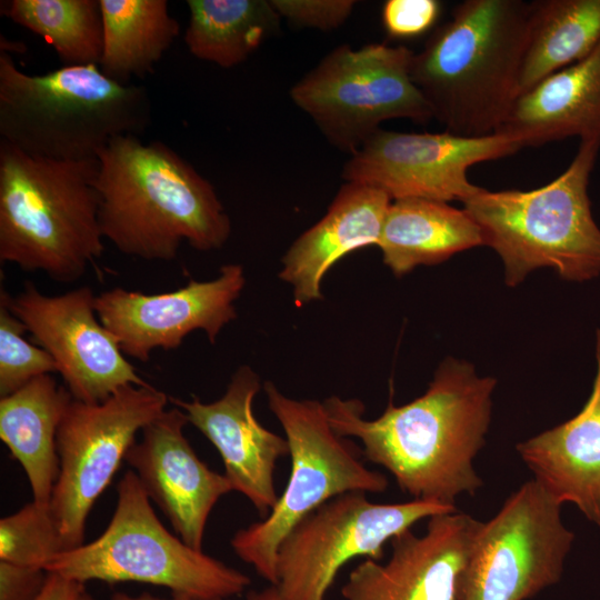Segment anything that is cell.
Returning a JSON list of instances; mask_svg holds the SVG:
<instances>
[{
    "mask_svg": "<svg viewBox=\"0 0 600 600\" xmlns=\"http://www.w3.org/2000/svg\"><path fill=\"white\" fill-rule=\"evenodd\" d=\"M497 380L479 377L464 360L440 363L427 391L402 406L389 401L373 420L357 399L327 398L333 430L358 438L362 454L387 469L412 499L454 506L461 493L482 486L473 459L483 447Z\"/></svg>",
    "mask_w": 600,
    "mask_h": 600,
    "instance_id": "1",
    "label": "cell"
},
{
    "mask_svg": "<svg viewBox=\"0 0 600 600\" xmlns=\"http://www.w3.org/2000/svg\"><path fill=\"white\" fill-rule=\"evenodd\" d=\"M97 160L101 232L120 252L169 261L182 241L210 251L229 239L230 218L213 186L167 144L123 134Z\"/></svg>",
    "mask_w": 600,
    "mask_h": 600,
    "instance_id": "2",
    "label": "cell"
},
{
    "mask_svg": "<svg viewBox=\"0 0 600 600\" xmlns=\"http://www.w3.org/2000/svg\"><path fill=\"white\" fill-rule=\"evenodd\" d=\"M529 2L464 0L413 53L410 76L446 131L496 133L518 97Z\"/></svg>",
    "mask_w": 600,
    "mask_h": 600,
    "instance_id": "3",
    "label": "cell"
},
{
    "mask_svg": "<svg viewBox=\"0 0 600 600\" xmlns=\"http://www.w3.org/2000/svg\"><path fill=\"white\" fill-rule=\"evenodd\" d=\"M97 173V159L37 157L0 140L1 262L80 279L104 251Z\"/></svg>",
    "mask_w": 600,
    "mask_h": 600,
    "instance_id": "4",
    "label": "cell"
},
{
    "mask_svg": "<svg viewBox=\"0 0 600 600\" xmlns=\"http://www.w3.org/2000/svg\"><path fill=\"white\" fill-rule=\"evenodd\" d=\"M150 121L146 88L114 81L97 64L29 74L0 50L1 140L28 154L97 159L113 138L142 134Z\"/></svg>",
    "mask_w": 600,
    "mask_h": 600,
    "instance_id": "5",
    "label": "cell"
},
{
    "mask_svg": "<svg viewBox=\"0 0 600 600\" xmlns=\"http://www.w3.org/2000/svg\"><path fill=\"white\" fill-rule=\"evenodd\" d=\"M599 150L600 136L581 139L568 168L547 184L532 190L482 188L462 202L484 246L501 258L508 286H518L539 268H551L567 281L600 276V229L588 196Z\"/></svg>",
    "mask_w": 600,
    "mask_h": 600,
    "instance_id": "6",
    "label": "cell"
},
{
    "mask_svg": "<svg viewBox=\"0 0 600 600\" xmlns=\"http://www.w3.org/2000/svg\"><path fill=\"white\" fill-rule=\"evenodd\" d=\"M117 493L106 530L91 542L56 554L47 572L81 583L143 582L168 588L172 596L202 599L224 600L250 586L247 574L169 532L132 470L122 476Z\"/></svg>",
    "mask_w": 600,
    "mask_h": 600,
    "instance_id": "7",
    "label": "cell"
},
{
    "mask_svg": "<svg viewBox=\"0 0 600 600\" xmlns=\"http://www.w3.org/2000/svg\"><path fill=\"white\" fill-rule=\"evenodd\" d=\"M263 388L286 433L291 473L270 513L238 530L230 544L243 562L276 586L279 546L301 519L338 494L383 492L389 482L383 473L366 467L362 450L333 430L323 402L288 398L270 381Z\"/></svg>",
    "mask_w": 600,
    "mask_h": 600,
    "instance_id": "8",
    "label": "cell"
},
{
    "mask_svg": "<svg viewBox=\"0 0 600 600\" xmlns=\"http://www.w3.org/2000/svg\"><path fill=\"white\" fill-rule=\"evenodd\" d=\"M413 53L383 43L338 46L292 86L290 98L331 146L353 154L384 121L433 119L410 76Z\"/></svg>",
    "mask_w": 600,
    "mask_h": 600,
    "instance_id": "9",
    "label": "cell"
},
{
    "mask_svg": "<svg viewBox=\"0 0 600 600\" xmlns=\"http://www.w3.org/2000/svg\"><path fill=\"white\" fill-rule=\"evenodd\" d=\"M150 384H129L99 403L72 399L57 432L59 474L49 508L66 551L84 543L88 516L136 436L167 407Z\"/></svg>",
    "mask_w": 600,
    "mask_h": 600,
    "instance_id": "10",
    "label": "cell"
},
{
    "mask_svg": "<svg viewBox=\"0 0 600 600\" xmlns=\"http://www.w3.org/2000/svg\"><path fill=\"white\" fill-rule=\"evenodd\" d=\"M366 494L336 496L286 536L277 553L276 587L282 600H324L348 561L356 557L379 561L384 544L421 519L457 511L454 506L417 499L376 503Z\"/></svg>",
    "mask_w": 600,
    "mask_h": 600,
    "instance_id": "11",
    "label": "cell"
},
{
    "mask_svg": "<svg viewBox=\"0 0 600 600\" xmlns=\"http://www.w3.org/2000/svg\"><path fill=\"white\" fill-rule=\"evenodd\" d=\"M561 504L534 480L482 522L464 570L461 600H526L557 583L574 534Z\"/></svg>",
    "mask_w": 600,
    "mask_h": 600,
    "instance_id": "12",
    "label": "cell"
},
{
    "mask_svg": "<svg viewBox=\"0 0 600 600\" xmlns=\"http://www.w3.org/2000/svg\"><path fill=\"white\" fill-rule=\"evenodd\" d=\"M521 143L506 134L462 137L448 131L411 133L379 129L342 169L344 181L383 190L392 200L422 198L461 202L482 188L468 170L480 162L512 156Z\"/></svg>",
    "mask_w": 600,
    "mask_h": 600,
    "instance_id": "13",
    "label": "cell"
},
{
    "mask_svg": "<svg viewBox=\"0 0 600 600\" xmlns=\"http://www.w3.org/2000/svg\"><path fill=\"white\" fill-rule=\"evenodd\" d=\"M0 299L53 358L74 400L99 403L122 387L149 384L100 322L91 288L46 296L28 282L14 297L1 290Z\"/></svg>",
    "mask_w": 600,
    "mask_h": 600,
    "instance_id": "14",
    "label": "cell"
},
{
    "mask_svg": "<svg viewBox=\"0 0 600 600\" xmlns=\"http://www.w3.org/2000/svg\"><path fill=\"white\" fill-rule=\"evenodd\" d=\"M244 284L243 268L228 263L214 279L190 280L173 291L146 294L112 288L96 296L94 309L122 352L148 362L154 349H176L196 330H203L214 343L237 318L234 302Z\"/></svg>",
    "mask_w": 600,
    "mask_h": 600,
    "instance_id": "15",
    "label": "cell"
},
{
    "mask_svg": "<svg viewBox=\"0 0 600 600\" xmlns=\"http://www.w3.org/2000/svg\"><path fill=\"white\" fill-rule=\"evenodd\" d=\"M482 526L453 511L429 518L427 532L407 530L391 540L386 564L360 562L341 588L346 600H461L462 579Z\"/></svg>",
    "mask_w": 600,
    "mask_h": 600,
    "instance_id": "16",
    "label": "cell"
},
{
    "mask_svg": "<svg viewBox=\"0 0 600 600\" xmlns=\"http://www.w3.org/2000/svg\"><path fill=\"white\" fill-rule=\"evenodd\" d=\"M189 423L178 407L166 409L141 430L124 461L179 538L202 550L209 514L232 487L224 474L200 460L183 433Z\"/></svg>",
    "mask_w": 600,
    "mask_h": 600,
    "instance_id": "17",
    "label": "cell"
},
{
    "mask_svg": "<svg viewBox=\"0 0 600 600\" xmlns=\"http://www.w3.org/2000/svg\"><path fill=\"white\" fill-rule=\"evenodd\" d=\"M259 390L258 374L249 366H241L224 394L213 402L204 403L197 397L190 401L169 400L218 450L232 490L242 493L260 516L267 517L279 500L276 463L289 454V444L257 420L252 404Z\"/></svg>",
    "mask_w": 600,
    "mask_h": 600,
    "instance_id": "18",
    "label": "cell"
},
{
    "mask_svg": "<svg viewBox=\"0 0 600 600\" xmlns=\"http://www.w3.org/2000/svg\"><path fill=\"white\" fill-rule=\"evenodd\" d=\"M391 201L383 190L364 183L340 187L326 214L282 258L279 277L292 286L297 307L322 298V279L340 259L377 246Z\"/></svg>",
    "mask_w": 600,
    "mask_h": 600,
    "instance_id": "19",
    "label": "cell"
},
{
    "mask_svg": "<svg viewBox=\"0 0 600 600\" xmlns=\"http://www.w3.org/2000/svg\"><path fill=\"white\" fill-rule=\"evenodd\" d=\"M591 393L571 419L516 446L534 481L558 503L571 502L600 526V330Z\"/></svg>",
    "mask_w": 600,
    "mask_h": 600,
    "instance_id": "20",
    "label": "cell"
},
{
    "mask_svg": "<svg viewBox=\"0 0 600 600\" xmlns=\"http://www.w3.org/2000/svg\"><path fill=\"white\" fill-rule=\"evenodd\" d=\"M496 133L518 140L522 148L600 136V42L582 60L517 97Z\"/></svg>",
    "mask_w": 600,
    "mask_h": 600,
    "instance_id": "21",
    "label": "cell"
},
{
    "mask_svg": "<svg viewBox=\"0 0 600 600\" xmlns=\"http://www.w3.org/2000/svg\"><path fill=\"white\" fill-rule=\"evenodd\" d=\"M481 246L482 231L464 209L422 198L392 200L377 243L397 277Z\"/></svg>",
    "mask_w": 600,
    "mask_h": 600,
    "instance_id": "22",
    "label": "cell"
},
{
    "mask_svg": "<svg viewBox=\"0 0 600 600\" xmlns=\"http://www.w3.org/2000/svg\"><path fill=\"white\" fill-rule=\"evenodd\" d=\"M72 396L50 374L0 399V438L24 470L33 500L49 503L59 474L57 432Z\"/></svg>",
    "mask_w": 600,
    "mask_h": 600,
    "instance_id": "23",
    "label": "cell"
},
{
    "mask_svg": "<svg viewBox=\"0 0 600 600\" xmlns=\"http://www.w3.org/2000/svg\"><path fill=\"white\" fill-rule=\"evenodd\" d=\"M600 42V0L529 2L518 97L586 58Z\"/></svg>",
    "mask_w": 600,
    "mask_h": 600,
    "instance_id": "24",
    "label": "cell"
},
{
    "mask_svg": "<svg viewBox=\"0 0 600 600\" xmlns=\"http://www.w3.org/2000/svg\"><path fill=\"white\" fill-rule=\"evenodd\" d=\"M103 46L99 69L129 84L151 73L180 33L166 0H100Z\"/></svg>",
    "mask_w": 600,
    "mask_h": 600,
    "instance_id": "25",
    "label": "cell"
},
{
    "mask_svg": "<svg viewBox=\"0 0 600 600\" xmlns=\"http://www.w3.org/2000/svg\"><path fill=\"white\" fill-rule=\"evenodd\" d=\"M187 7L189 52L227 69L246 61L279 30L281 19L267 0H188Z\"/></svg>",
    "mask_w": 600,
    "mask_h": 600,
    "instance_id": "26",
    "label": "cell"
},
{
    "mask_svg": "<svg viewBox=\"0 0 600 600\" xmlns=\"http://www.w3.org/2000/svg\"><path fill=\"white\" fill-rule=\"evenodd\" d=\"M0 12L42 37L64 67L99 66L103 46L100 0H9Z\"/></svg>",
    "mask_w": 600,
    "mask_h": 600,
    "instance_id": "27",
    "label": "cell"
},
{
    "mask_svg": "<svg viewBox=\"0 0 600 600\" xmlns=\"http://www.w3.org/2000/svg\"><path fill=\"white\" fill-rule=\"evenodd\" d=\"M66 547L49 503L34 500L0 520V561L43 569Z\"/></svg>",
    "mask_w": 600,
    "mask_h": 600,
    "instance_id": "28",
    "label": "cell"
},
{
    "mask_svg": "<svg viewBox=\"0 0 600 600\" xmlns=\"http://www.w3.org/2000/svg\"><path fill=\"white\" fill-rule=\"evenodd\" d=\"M22 321L0 299V396L17 391L32 379L57 372L48 351L24 338Z\"/></svg>",
    "mask_w": 600,
    "mask_h": 600,
    "instance_id": "29",
    "label": "cell"
},
{
    "mask_svg": "<svg viewBox=\"0 0 600 600\" xmlns=\"http://www.w3.org/2000/svg\"><path fill=\"white\" fill-rule=\"evenodd\" d=\"M280 16L297 28L331 31L351 16L353 0H270Z\"/></svg>",
    "mask_w": 600,
    "mask_h": 600,
    "instance_id": "30",
    "label": "cell"
},
{
    "mask_svg": "<svg viewBox=\"0 0 600 600\" xmlns=\"http://www.w3.org/2000/svg\"><path fill=\"white\" fill-rule=\"evenodd\" d=\"M441 3L437 0H388L382 7V23L392 38L423 34L437 22Z\"/></svg>",
    "mask_w": 600,
    "mask_h": 600,
    "instance_id": "31",
    "label": "cell"
},
{
    "mask_svg": "<svg viewBox=\"0 0 600 600\" xmlns=\"http://www.w3.org/2000/svg\"><path fill=\"white\" fill-rule=\"evenodd\" d=\"M48 572L0 561V600H36Z\"/></svg>",
    "mask_w": 600,
    "mask_h": 600,
    "instance_id": "32",
    "label": "cell"
},
{
    "mask_svg": "<svg viewBox=\"0 0 600 600\" xmlns=\"http://www.w3.org/2000/svg\"><path fill=\"white\" fill-rule=\"evenodd\" d=\"M84 583L48 572L42 590L36 600H80Z\"/></svg>",
    "mask_w": 600,
    "mask_h": 600,
    "instance_id": "33",
    "label": "cell"
},
{
    "mask_svg": "<svg viewBox=\"0 0 600 600\" xmlns=\"http://www.w3.org/2000/svg\"><path fill=\"white\" fill-rule=\"evenodd\" d=\"M80 600H97L94 599L90 593L84 591L80 598ZM110 600H222V599H202V598H192V597H184V596H172L171 599H161L153 597L149 592H143L139 596H131L124 592H116Z\"/></svg>",
    "mask_w": 600,
    "mask_h": 600,
    "instance_id": "34",
    "label": "cell"
},
{
    "mask_svg": "<svg viewBox=\"0 0 600 600\" xmlns=\"http://www.w3.org/2000/svg\"><path fill=\"white\" fill-rule=\"evenodd\" d=\"M246 600H282L276 586L271 584L259 591H250Z\"/></svg>",
    "mask_w": 600,
    "mask_h": 600,
    "instance_id": "35",
    "label": "cell"
}]
</instances>
